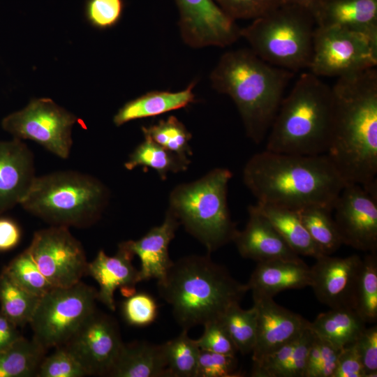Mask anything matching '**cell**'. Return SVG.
<instances>
[{
  "instance_id": "obj_21",
  "label": "cell",
  "mask_w": 377,
  "mask_h": 377,
  "mask_svg": "<svg viewBox=\"0 0 377 377\" xmlns=\"http://www.w3.org/2000/svg\"><path fill=\"white\" fill-rule=\"evenodd\" d=\"M179 225L177 219L168 209L160 226L151 228L139 239L122 242L140 260V281L151 279L160 281L165 276L173 263L169 256V244Z\"/></svg>"
},
{
  "instance_id": "obj_7",
  "label": "cell",
  "mask_w": 377,
  "mask_h": 377,
  "mask_svg": "<svg viewBox=\"0 0 377 377\" xmlns=\"http://www.w3.org/2000/svg\"><path fill=\"white\" fill-rule=\"evenodd\" d=\"M231 172L214 168L201 178L175 186L168 210L208 253L233 242L238 230L232 221L227 201Z\"/></svg>"
},
{
  "instance_id": "obj_32",
  "label": "cell",
  "mask_w": 377,
  "mask_h": 377,
  "mask_svg": "<svg viewBox=\"0 0 377 377\" xmlns=\"http://www.w3.org/2000/svg\"><path fill=\"white\" fill-rule=\"evenodd\" d=\"M309 235L325 255L336 251L342 244L332 210L310 206L296 210Z\"/></svg>"
},
{
  "instance_id": "obj_2",
  "label": "cell",
  "mask_w": 377,
  "mask_h": 377,
  "mask_svg": "<svg viewBox=\"0 0 377 377\" xmlns=\"http://www.w3.org/2000/svg\"><path fill=\"white\" fill-rule=\"evenodd\" d=\"M243 181L259 203L293 210L320 206L332 211L345 182L327 155L268 150L250 158Z\"/></svg>"
},
{
  "instance_id": "obj_34",
  "label": "cell",
  "mask_w": 377,
  "mask_h": 377,
  "mask_svg": "<svg viewBox=\"0 0 377 377\" xmlns=\"http://www.w3.org/2000/svg\"><path fill=\"white\" fill-rule=\"evenodd\" d=\"M238 352L252 353L256 340L257 311L253 305L243 309L239 304L230 306L220 318Z\"/></svg>"
},
{
  "instance_id": "obj_35",
  "label": "cell",
  "mask_w": 377,
  "mask_h": 377,
  "mask_svg": "<svg viewBox=\"0 0 377 377\" xmlns=\"http://www.w3.org/2000/svg\"><path fill=\"white\" fill-rule=\"evenodd\" d=\"M163 344L168 377H195L200 349L196 341L183 330L176 338Z\"/></svg>"
},
{
  "instance_id": "obj_45",
  "label": "cell",
  "mask_w": 377,
  "mask_h": 377,
  "mask_svg": "<svg viewBox=\"0 0 377 377\" xmlns=\"http://www.w3.org/2000/svg\"><path fill=\"white\" fill-rule=\"evenodd\" d=\"M365 377L377 376V327L365 328L355 341Z\"/></svg>"
},
{
  "instance_id": "obj_3",
  "label": "cell",
  "mask_w": 377,
  "mask_h": 377,
  "mask_svg": "<svg viewBox=\"0 0 377 377\" xmlns=\"http://www.w3.org/2000/svg\"><path fill=\"white\" fill-rule=\"evenodd\" d=\"M294 72L272 66L251 49L223 54L210 74L212 87L236 105L249 138L260 144L268 134Z\"/></svg>"
},
{
  "instance_id": "obj_39",
  "label": "cell",
  "mask_w": 377,
  "mask_h": 377,
  "mask_svg": "<svg viewBox=\"0 0 377 377\" xmlns=\"http://www.w3.org/2000/svg\"><path fill=\"white\" fill-rule=\"evenodd\" d=\"M87 374L80 364L64 346L56 348L51 355L44 357L36 376L82 377Z\"/></svg>"
},
{
  "instance_id": "obj_4",
  "label": "cell",
  "mask_w": 377,
  "mask_h": 377,
  "mask_svg": "<svg viewBox=\"0 0 377 377\" xmlns=\"http://www.w3.org/2000/svg\"><path fill=\"white\" fill-rule=\"evenodd\" d=\"M160 296L172 307L183 330L220 320L232 305L239 304L249 290L209 255L188 256L173 262L157 281Z\"/></svg>"
},
{
  "instance_id": "obj_20",
  "label": "cell",
  "mask_w": 377,
  "mask_h": 377,
  "mask_svg": "<svg viewBox=\"0 0 377 377\" xmlns=\"http://www.w3.org/2000/svg\"><path fill=\"white\" fill-rule=\"evenodd\" d=\"M246 227L241 231L238 230L233 239L242 257L257 263L300 258L283 240L257 204L249 206Z\"/></svg>"
},
{
  "instance_id": "obj_44",
  "label": "cell",
  "mask_w": 377,
  "mask_h": 377,
  "mask_svg": "<svg viewBox=\"0 0 377 377\" xmlns=\"http://www.w3.org/2000/svg\"><path fill=\"white\" fill-rule=\"evenodd\" d=\"M203 326V334L195 340L200 350L236 355L238 351L220 320L209 322Z\"/></svg>"
},
{
  "instance_id": "obj_12",
  "label": "cell",
  "mask_w": 377,
  "mask_h": 377,
  "mask_svg": "<svg viewBox=\"0 0 377 377\" xmlns=\"http://www.w3.org/2000/svg\"><path fill=\"white\" fill-rule=\"evenodd\" d=\"M27 249L54 287L73 286L87 274L84 250L68 227L51 226L36 232Z\"/></svg>"
},
{
  "instance_id": "obj_23",
  "label": "cell",
  "mask_w": 377,
  "mask_h": 377,
  "mask_svg": "<svg viewBox=\"0 0 377 377\" xmlns=\"http://www.w3.org/2000/svg\"><path fill=\"white\" fill-rule=\"evenodd\" d=\"M311 269L301 258L258 262L246 283L253 298L271 297L279 292L309 286Z\"/></svg>"
},
{
  "instance_id": "obj_26",
  "label": "cell",
  "mask_w": 377,
  "mask_h": 377,
  "mask_svg": "<svg viewBox=\"0 0 377 377\" xmlns=\"http://www.w3.org/2000/svg\"><path fill=\"white\" fill-rule=\"evenodd\" d=\"M114 377H168L163 344L124 343L109 374Z\"/></svg>"
},
{
  "instance_id": "obj_47",
  "label": "cell",
  "mask_w": 377,
  "mask_h": 377,
  "mask_svg": "<svg viewBox=\"0 0 377 377\" xmlns=\"http://www.w3.org/2000/svg\"><path fill=\"white\" fill-rule=\"evenodd\" d=\"M20 239L17 225L8 219H0V251H8L15 247Z\"/></svg>"
},
{
  "instance_id": "obj_30",
  "label": "cell",
  "mask_w": 377,
  "mask_h": 377,
  "mask_svg": "<svg viewBox=\"0 0 377 377\" xmlns=\"http://www.w3.org/2000/svg\"><path fill=\"white\" fill-rule=\"evenodd\" d=\"M45 351L33 339L20 337L0 351V377L36 376Z\"/></svg>"
},
{
  "instance_id": "obj_22",
  "label": "cell",
  "mask_w": 377,
  "mask_h": 377,
  "mask_svg": "<svg viewBox=\"0 0 377 377\" xmlns=\"http://www.w3.org/2000/svg\"><path fill=\"white\" fill-rule=\"evenodd\" d=\"M316 27H337L377 38V0H318Z\"/></svg>"
},
{
  "instance_id": "obj_5",
  "label": "cell",
  "mask_w": 377,
  "mask_h": 377,
  "mask_svg": "<svg viewBox=\"0 0 377 377\" xmlns=\"http://www.w3.org/2000/svg\"><path fill=\"white\" fill-rule=\"evenodd\" d=\"M333 125L331 87L302 73L283 98L267 135L266 150L290 154H326Z\"/></svg>"
},
{
  "instance_id": "obj_37",
  "label": "cell",
  "mask_w": 377,
  "mask_h": 377,
  "mask_svg": "<svg viewBox=\"0 0 377 377\" xmlns=\"http://www.w3.org/2000/svg\"><path fill=\"white\" fill-rule=\"evenodd\" d=\"M3 272L22 288L39 297L54 288L43 274L27 249L15 257Z\"/></svg>"
},
{
  "instance_id": "obj_28",
  "label": "cell",
  "mask_w": 377,
  "mask_h": 377,
  "mask_svg": "<svg viewBox=\"0 0 377 377\" xmlns=\"http://www.w3.org/2000/svg\"><path fill=\"white\" fill-rule=\"evenodd\" d=\"M309 327L316 336L341 349L357 340L366 323L353 309L337 308L318 315Z\"/></svg>"
},
{
  "instance_id": "obj_33",
  "label": "cell",
  "mask_w": 377,
  "mask_h": 377,
  "mask_svg": "<svg viewBox=\"0 0 377 377\" xmlns=\"http://www.w3.org/2000/svg\"><path fill=\"white\" fill-rule=\"evenodd\" d=\"M354 311L365 322L377 320V255L368 253L362 259L356 284Z\"/></svg>"
},
{
  "instance_id": "obj_14",
  "label": "cell",
  "mask_w": 377,
  "mask_h": 377,
  "mask_svg": "<svg viewBox=\"0 0 377 377\" xmlns=\"http://www.w3.org/2000/svg\"><path fill=\"white\" fill-rule=\"evenodd\" d=\"M123 344L115 320L95 310L64 346L87 375L109 376Z\"/></svg>"
},
{
  "instance_id": "obj_11",
  "label": "cell",
  "mask_w": 377,
  "mask_h": 377,
  "mask_svg": "<svg viewBox=\"0 0 377 377\" xmlns=\"http://www.w3.org/2000/svg\"><path fill=\"white\" fill-rule=\"evenodd\" d=\"M377 66V38L337 27H316L309 71L340 77Z\"/></svg>"
},
{
  "instance_id": "obj_43",
  "label": "cell",
  "mask_w": 377,
  "mask_h": 377,
  "mask_svg": "<svg viewBox=\"0 0 377 377\" xmlns=\"http://www.w3.org/2000/svg\"><path fill=\"white\" fill-rule=\"evenodd\" d=\"M230 18L254 20L283 3L281 0H214Z\"/></svg>"
},
{
  "instance_id": "obj_13",
  "label": "cell",
  "mask_w": 377,
  "mask_h": 377,
  "mask_svg": "<svg viewBox=\"0 0 377 377\" xmlns=\"http://www.w3.org/2000/svg\"><path fill=\"white\" fill-rule=\"evenodd\" d=\"M332 210L343 244L377 252V193L360 184H346Z\"/></svg>"
},
{
  "instance_id": "obj_18",
  "label": "cell",
  "mask_w": 377,
  "mask_h": 377,
  "mask_svg": "<svg viewBox=\"0 0 377 377\" xmlns=\"http://www.w3.org/2000/svg\"><path fill=\"white\" fill-rule=\"evenodd\" d=\"M133 257L121 242L114 256H108L101 250L95 258L88 263L87 274L99 285L97 300L111 311L115 310L114 293L117 289H120L126 297L135 293V285L140 279L138 269L132 264Z\"/></svg>"
},
{
  "instance_id": "obj_9",
  "label": "cell",
  "mask_w": 377,
  "mask_h": 377,
  "mask_svg": "<svg viewBox=\"0 0 377 377\" xmlns=\"http://www.w3.org/2000/svg\"><path fill=\"white\" fill-rule=\"evenodd\" d=\"M97 290L82 281L54 287L40 298L29 323L45 350L64 346L96 310Z\"/></svg>"
},
{
  "instance_id": "obj_42",
  "label": "cell",
  "mask_w": 377,
  "mask_h": 377,
  "mask_svg": "<svg viewBox=\"0 0 377 377\" xmlns=\"http://www.w3.org/2000/svg\"><path fill=\"white\" fill-rule=\"evenodd\" d=\"M235 355H229L200 350L195 377H237Z\"/></svg>"
},
{
  "instance_id": "obj_10",
  "label": "cell",
  "mask_w": 377,
  "mask_h": 377,
  "mask_svg": "<svg viewBox=\"0 0 377 377\" xmlns=\"http://www.w3.org/2000/svg\"><path fill=\"white\" fill-rule=\"evenodd\" d=\"M77 117L48 98L31 99L22 110L1 121L14 138L32 140L56 156L66 159L73 145L72 129Z\"/></svg>"
},
{
  "instance_id": "obj_41",
  "label": "cell",
  "mask_w": 377,
  "mask_h": 377,
  "mask_svg": "<svg viewBox=\"0 0 377 377\" xmlns=\"http://www.w3.org/2000/svg\"><path fill=\"white\" fill-rule=\"evenodd\" d=\"M122 311L128 324L146 326L156 320L158 306L151 295L145 293H135L124 302Z\"/></svg>"
},
{
  "instance_id": "obj_40",
  "label": "cell",
  "mask_w": 377,
  "mask_h": 377,
  "mask_svg": "<svg viewBox=\"0 0 377 377\" xmlns=\"http://www.w3.org/2000/svg\"><path fill=\"white\" fill-rule=\"evenodd\" d=\"M124 6V0H86L84 14L93 27L108 29L121 20Z\"/></svg>"
},
{
  "instance_id": "obj_31",
  "label": "cell",
  "mask_w": 377,
  "mask_h": 377,
  "mask_svg": "<svg viewBox=\"0 0 377 377\" xmlns=\"http://www.w3.org/2000/svg\"><path fill=\"white\" fill-rule=\"evenodd\" d=\"M40 298L22 288L5 272L0 274V311L16 326L29 324Z\"/></svg>"
},
{
  "instance_id": "obj_25",
  "label": "cell",
  "mask_w": 377,
  "mask_h": 377,
  "mask_svg": "<svg viewBox=\"0 0 377 377\" xmlns=\"http://www.w3.org/2000/svg\"><path fill=\"white\" fill-rule=\"evenodd\" d=\"M196 82H191L179 91H151L126 102L113 117V122L120 126L135 119L156 117L187 107L195 102L193 92Z\"/></svg>"
},
{
  "instance_id": "obj_27",
  "label": "cell",
  "mask_w": 377,
  "mask_h": 377,
  "mask_svg": "<svg viewBox=\"0 0 377 377\" xmlns=\"http://www.w3.org/2000/svg\"><path fill=\"white\" fill-rule=\"evenodd\" d=\"M257 205L289 247L298 256L316 259L324 255L309 235L296 210L259 202H257Z\"/></svg>"
},
{
  "instance_id": "obj_19",
  "label": "cell",
  "mask_w": 377,
  "mask_h": 377,
  "mask_svg": "<svg viewBox=\"0 0 377 377\" xmlns=\"http://www.w3.org/2000/svg\"><path fill=\"white\" fill-rule=\"evenodd\" d=\"M36 177L34 155L21 140H0V214L20 205Z\"/></svg>"
},
{
  "instance_id": "obj_16",
  "label": "cell",
  "mask_w": 377,
  "mask_h": 377,
  "mask_svg": "<svg viewBox=\"0 0 377 377\" xmlns=\"http://www.w3.org/2000/svg\"><path fill=\"white\" fill-rule=\"evenodd\" d=\"M362 259L322 255L310 267V286L320 302L330 309L354 307L355 292ZM354 310V309H353Z\"/></svg>"
},
{
  "instance_id": "obj_15",
  "label": "cell",
  "mask_w": 377,
  "mask_h": 377,
  "mask_svg": "<svg viewBox=\"0 0 377 377\" xmlns=\"http://www.w3.org/2000/svg\"><path fill=\"white\" fill-rule=\"evenodd\" d=\"M184 42L193 48L226 47L240 37V29L214 0H175Z\"/></svg>"
},
{
  "instance_id": "obj_46",
  "label": "cell",
  "mask_w": 377,
  "mask_h": 377,
  "mask_svg": "<svg viewBox=\"0 0 377 377\" xmlns=\"http://www.w3.org/2000/svg\"><path fill=\"white\" fill-rule=\"evenodd\" d=\"M332 377H365L355 342L341 349Z\"/></svg>"
},
{
  "instance_id": "obj_6",
  "label": "cell",
  "mask_w": 377,
  "mask_h": 377,
  "mask_svg": "<svg viewBox=\"0 0 377 377\" xmlns=\"http://www.w3.org/2000/svg\"><path fill=\"white\" fill-rule=\"evenodd\" d=\"M109 190L98 178L75 170L36 176L20 205L50 223L82 228L101 216Z\"/></svg>"
},
{
  "instance_id": "obj_24",
  "label": "cell",
  "mask_w": 377,
  "mask_h": 377,
  "mask_svg": "<svg viewBox=\"0 0 377 377\" xmlns=\"http://www.w3.org/2000/svg\"><path fill=\"white\" fill-rule=\"evenodd\" d=\"M314 337L309 325L293 340L253 362L251 376L304 377L308 353Z\"/></svg>"
},
{
  "instance_id": "obj_49",
  "label": "cell",
  "mask_w": 377,
  "mask_h": 377,
  "mask_svg": "<svg viewBox=\"0 0 377 377\" xmlns=\"http://www.w3.org/2000/svg\"><path fill=\"white\" fill-rule=\"evenodd\" d=\"M283 3L297 5L312 10L318 0H281Z\"/></svg>"
},
{
  "instance_id": "obj_17",
  "label": "cell",
  "mask_w": 377,
  "mask_h": 377,
  "mask_svg": "<svg viewBox=\"0 0 377 377\" xmlns=\"http://www.w3.org/2000/svg\"><path fill=\"white\" fill-rule=\"evenodd\" d=\"M257 311V334L253 362L298 337L309 325V321L274 301L271 297H255Z\"/></svg>"
},
{
  "instance_id": "obj_38",
  "label": "cell",
  "mask_w": 377,
  "mask_h": 377,
  "mask_svg": "<svg viewBox=\"0 0 377 377\" xmlns=\"http://www.w3.org/2000/svg\"><path fill=\"white\" fill-rule=\"evenodd\" d=\"M340 351L341 348L315 335L309 350L304 377H332Z\"/></svg>"
},
{
  "instance_id": "obj_48",
  "label": "cell",
  "mask_w": 377,
  "mask_h": 377,
  "mask_svg": "<svg viewBox=\"0 0 377 377\" xmlns=\"http://www.w3.org/2000/svg\"><path fill=\"white\" fill-rule=\"evenodd\" d=\"M17 327L0 311V351L8 348L22 337Z\"/></svg>"
},
{
  "instance_id": "obj_36",
  "label": "cell",
  "mask_w": 377,
  "mask_h": 377,
  "mask_svg": "<svg viewBox=\"0 0 377 377\" xmlns=\"http://www.w3.org/2000/svg\"><path fill=\"white\" fill-rule=\"evenodd\" d=\"M141 129L144 137L182 157L188 158L192 154L189 145L192 135L184 124L174 116L148 126H143Z\"/></svg>"
},
{
  "instance_id": "obj_1",
  "label": "cell",
  "mask_w": 377,
  "mask_h": 377,
  "mask_svg": "<svg viewBox=\"0 0 377 377\" xmlns=\"http://www.w3.org/2000/svg\"><path fill=\"white\" fill-rule=\"evenodd\" d=\"M331 89L333 125L325 154L345 184L376 193V67L338 77Z\"/></svg>"
},
{
  "instance_id": "obj_29",
  "label": "cell",
  "mask_w": 377,
  "mask_h": 377,
  "mask_svg": "<svg viewBox=\"0 0 377 377\" xmlns=\"http://www.w3.org/2000/svg\"><path fill=\"white\" fill-rule=\"evenodd\" d=\"M189 163L188 158L182 157L145 137V140L129 155L124 167L128 170L137 167L150 168L164 180L169 172L186 170Z\"/></svg>"
},
{
  "instance_id": "obj_8",
  "label": "cell",
  "mask_w": 377,
  "mask_h": 377,
  "mask_svg": "<svg viewBox=\"0 0 377 377\" xmlns=\"http://www.w3.org/2000/svg\"><path fill=\"white\" fill-rule=\"evenodd\" d=\"M316 28L311 10L282 3L240 29V37L267 63L295 73L309 69Z\"/></svg>"
}]
</instances>
